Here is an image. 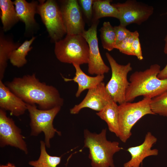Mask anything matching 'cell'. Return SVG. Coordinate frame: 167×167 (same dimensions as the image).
I'll use <instances>...</instances> for the list:
<instances>
[{"label": "cell", "mask_w": 167, "mask_h": 167, "mask_svg": "<svg viewBox=\"0 0 167 167\" xmlns=\"http://www.w3.org/2000/svg\"><path fill=\"white\" fill-rule=\"evenodd\" d=\"M5 84L26 103L36 104L40 109L48 110L63 104V99L58 90L53 86L40 82L35 74L15 77Z\"/></svg>", "instance_id": "cell-1"}, {"label": "cell", "mask_w": 167, "mask_h": 167, "mask_svg": "<svg viewBox=\"0 0 167 167\" xmlns=\"http://www.w3.org/2000/svg\"><path fill=\"white\" fill-rule=\"evenodd\" d=\"M160 69V66L155 64L144 71L133 73L130 76L129 85L126 93V102H132L140 96L152 99L166 90L167 79L157 77Z\"/></svg>", "instance_id": "cell-2"}, {"label": "cell", "mask_w": 167, "mask_h": 167, "mask_svg": "<svg viewBox=\"0 0 167 167\" xmlns=\"http://www.w3.org/2000/svg\"><path fill=\"white\" fill-rule=\"evenodd\" d=\"M106 132V128L99 134L87 129L84 131V147L89 150L88 157L92 167H115L113 155L123 149L119 142L107 139Z\"/></svg>", "instance_id": "cell-3"}, {"label": "cell", "mask_w": 167, "mask_h": 167, "mask_svg": "<svg viewBox=\"0 0 167 167\" xmlns=\"http://www.w3.org/2000/svg\"><path fill=\"white\" fill-rule=\"evenodd\" d=\"M89 47L81 35L66 34L65 37L55 42L54 53L60 62L80 65L88 63Z\"/></svg>", "instance_id": "cell-4"}, {"label": "cell", "mask_w": 167, "mask_h": 167, "mask_svg": "<svg viewBox=\"0 0 167 167\" xmlns=\"http://www.w3.org/2000/svg\"><path fill=\"white\" fill-rule=\"evenodd\" d=\"M151 98L144 97L137 102H125L118 105V124L120 140L126 142L132 135L131 129L141 118L147 114L154 115L150 102Z\"/></svg>", "instance_id": "cell-5"}, {"label": "cell", "mask_w": 167, "mask_h": 167, "mask_svg": "<svg viewBox=\"0 0 167 167\" xmlns=\"http://www.w3.org/2000/svg\"><path fill=\"white\" fill-rule=\"evenodd\" d=\"M27 110L30 118V135L37 136L43 132L45 135L46 147L50 148V141L56 133L59 136L61 133L54 126V120L59 112L61 106H58L48 110L38 109L35 104H27Z\"/></svg>", "instance_id": "cell-6"}, {"label": "cell", "mask_w": 167, "mask_h": 167, "mask_svg": "<svg viewBox=\"0 0 167 167\" xmlns=\"http://www.w3.org/2000/svg\"><path fill=\"white\" fill-rule=\"evenodd\" d=\"M105 55L112 72L111 78L105 85V88L112 100L120 105L126 102V93L129 85L127 76L132 68L130 62L120 65L108 53L106 52Z\"/></svg>", "instance_id": "cell-7"}, {"label": "cell", "mask_w": 167, "mask_h": 167, "mask_svg": "<svg viewBox=\"0 0 167 167\" xmlns=\"http://www.w3.org/2000/svg\"><path fill=\"white\" fill-rule=\"evenodd\" d=\"M37 13L40 15L49 35L55 42L62 39L66 34L61 10L55 1H40Z\"/></svg>", "instance_id": "cell-8"}, {"label": "cell", "mask_w": 167, "mask_h": 167, "mask_svg": "<svg viewBox=\"0 0 167 167\" xmlns=\"http://www.w3.org/2000/svg\"><path fill=\"white\" fill-rule=\"evenodd\" d=\"M118 11L120 25L126 27L132 24L140 25L147 20L154 12L153 7L135 0L112 4Z\"/></svg>", "instance_id": "cell-9"}, {"label": "cell", "mask_w": 167, "mask_h": 167, "mask_svg": "<svg viewBox=\"0 0 167 167\" xmlns=\"http://www.w3.org/2000/svg\"><path fill=\"white\" fill-rule=\"evenodd\" d=\"M99 20L93 21L91 27L82 34L87 42L89 47L88 72L92 75H104L110 70L105 63L100 54L97 35Z\"/></svg>", "instance_id": "cell-10"}, {"label": "cell", "mask_w": 167, "mask_h": 167, "mask_svg": "<svg viewBox=\"0 0 167 167\" xmlns=\"http://www.w3.org/2000/svg\"><path fill=\"white\" fill-rule=\"evenodd\" d=\"M21 129L14 121L7 116L5 111L0 109V146H10L18 148L25 154L28 150Z\"/></svg>", "instance_id": "cell-11"}, {"label": "cell", "mask_w": 167, "mask_h": 167, "mask_svg": "<svg viewBox=\"0 0 167 167\" xmlns=\"http://www.w3.org/2000/svg\"><path fill=\"white\" fill-rule=\"evenodd\" d=\"M112 100L106 90L105 84L102 82L89 89L83 101L71 109L70 113L71 114H76L85 108L99 112Z\"/></svg>", "instance_id": "cell-12"}, {"label": "cell", "mask_w": 167, "mask_h": 167, "mask_svg": "<svg viewBox=\"0 0 167 167\" xmlns=\"http://www.w3.org/2000/svg\"><path fill=\"white\" fill-rule=\"evenodd\" d=\"M61 10L66 34L81 35L85 30L84 23L78 2L76 0L65 1Z\"/></svg>", "instance_id": "cell-13"}, {"label": "cell", "mask_w": 167, "mask_h": 167, "mask_svg": "<svg viewBox=\"0 0 167 167\" xmlns=\"http://www.w3.org/2000/svg\"><path fill=\"white\" fill-rule=\"evenodd\" d=\"M157 141V138L151 132H148L141 144L127 148V151L131 154V158L129 161L124 164L123 167H139L145 158L157 155L158 150L151 149Z\"/></svg>", "instance_id": "cell-14"}, {"label": "cell", "mask_w": 167, "mask_h": 167, "mask_svg": "<svg viewBox=\"0 0 167 167\" xmlns=\"http://www.w3.org/2000/svg\"><path fill=\"white\" fill-rule=\"evenodd\" d=\"M0 107L16 117L24 114L27 110V103L12 92L2 80H0Z\"/></svg>", "instance_id": "cell-15"}, {"label": "cell", "mask_w": 167, "mask_h": 167, "mask_svg": "<svg viewBox=\"0 0 167 167\" xmlns=\"http://www.w3.org/2000/svg\"><path fill=\"white\" fill-rule=\"evenodd\" d=\"M75 69V76L72 79L67 78L62 76L64 81H73L78 84V88L75 94L79 97L81 93L86 89L93 88L103 82L104 75H96L95 76H89L85 73L81 69L80 65L73 64Z\"/></svg>", "instance_id": "cell-16"}, {"label": "cell", "mask_w": 167, "mask_h": 167, "mask_svg": "<svg viewBox=\"0 0 167 167\" xmlns=\"http://www.w3.org/2000/svg\"><path fill=\"white\" fill-rule=\"evenodd\" d=\"M13 2L19 20L24 23L26 29L30 28L36 23L34 15L37 13V2H28L25 0H16Z\"/></svg>", "instance_id": "cell-17"}, {"label": "cell", "mask_w": 167, "mask_h": 167, "mask_svg": "<svg viewBox=\"0 0 167 167\" xmlns=\"http://www.w3.org/2000/svg\"><path fill=\"white\" fill-rule=\"evenodd\" d=\"M96 114L106 123L109 131L119 137L118 105L117 103L112 100Z\"/></svg>", "instance_id": "cell-18"}, {"label": "cell", "mask_w": 167, "mask_h": 167, "mask_svg": "<svg viewBox=\"0 0 167 167\" xmlns=\"http://www.w3.org/2000/svg\"><path fill=\"white\" fill-rule=\"evenodd\" d=\"M110 0H94L93 5L92 22L99 20L104 17H112L119 19L120 14L118 9L113 6Z\"/></svg>", "instance_id": "cell-19"}, {"label": "cell", "mask_w": 167, "mask_h": 167, "mask_svg": "<svg viewBox=\"0 0 167 167\" xmlns=\"http://www.w3.org/2000/svg\"><path fill=\"white\" fill-rule=\"evenodd\" d=\"M14 2L10 0H0L1 18L3 29L6 31L19 20L14 6Z\"/></svg>", "instance_id": "cell-20"}, {"label": "cell", "mask_w": 167, "mask_h": 167, "mask_svg": "<svg viewBox=\"0 0 167 167\" xmlns=\"http://www.w3.org/2000/svg\"><path fill=\"white\" fill-rule=\"evenodd\" d=\"M14 43L8 39L5 38L1 34L0 36V80L4 77L7 66V62L9 59L12 52L17 49L20 45Z\"/></svg>", "instance_id": "cell-21"}, {"label": "cell", "mask_w": 167, "mask_h": 167, "mask_svg": "<svg viewBox=\"0 0 167 167\" xmlns=\"http://www.w3.org/2000/svg\"><path fill=\"white\" fill-rule=\"evenodd\" d=\"M40 154L38 159L29 161L28 164L33 167H57L60 163L61 156L49 155L46 151L45 142L40 141Z\"/></svg>", "instance_id": "cell-22"}, {"label": "cell", "mask_w": 167, "mask_h": 167, "mask_svg": "<svg viewBox=\"0 0 167 167\" xmlns=\"http://www.w3.org/2000/svg\"><path fill=\"white\" fill-rule=\"evenodd\" d=\"M35 38L33 36L30 40L25 41L17 49L12 52L9 59L13 66L19 68L27 63L26 56L32 49V47L30 46Z\"/></svg>", "instance_id": "cell-23"}, {"label": "cell", "mask_w": 167, "mask_h": 167, "mask_svg": "<svg viewBox=\"0 0 167 167\" xmlns=\"http://www.w3.org/2000/svg\"><path fill=\"white\" fill-rule=\"evenodd\" d=\"M100 38L103 47L109 51L115 49L116 35L114 27L109 22H105L100 29Z\"/></svg>", "instance_id": "cell-24"}, {"label": "cell", "mask_w": 167, "mask_h": 167, "mask_svg": "<svg viewBox=\"0 0 167 167\" xmlns=\"http://www.w3.org/2000/svg\"><path fill=\"white\" fill-rule=\"evenodd\" d=\"M150 106L154 115L167 117V90L152 98Z\"/></svg>", "instance_id": "cell-25"}, {"label": "cell", "mask_w": 167, "mask_h": 167, "mask_svg": "<svg viewBox=\"0 0 167 167\" xmlns=\"http://www.w3.org/2000/svg\"><path fill=\"white\" fill-rule=\"evenodd\" d=\"M137 31L132 32L131 34L119 44L115 45V49L119 50L122 53L129 55L133 56L131 51L132 43L134 40L139 37Z\"/></svg>", "instance_id": "cell-26"}, {"label": "cell", "mask_w": 167, "mask_h": 167, "mask_svg": "<svg viewBox=\"0 0 167 167\" xmlns=\"http://www.w3.org/2000/svg\"><path fill=\"white\" fill-rule=\"evenodd\" d=\"M116 35L115 45L119 44L129 36L131 32L126 27L119 25L114 27Z\"/></svg>", "instance_id": "cell-27"}, {"label": "cell", "mask_w": 167, "mask_h": 167, "mask_svg": "<svg viewBox=\"0 0 167 167\" xmlns=\"http://www.w3.org/2000/svg\"><path fill=\"white\" fill-rule=\"evenodd\" d=\"M94 0H79L78 2L86 17L88 19H92L93 15V5Z\"/></svg>", "instance_id": "cell-28"}, {"label": "cell", "mask_w": 167, "mask_h": 167, "mask_svg": "<svg viewBox=\"0 0 167 167\" xmlns=\"http://www.w3.org/2000/svg\"><path fill=\"white\" fill-rule=\"evenodd\" d=\"M131 51L133 56H136L139 60H141L143 59L139 37H137L133 41L131 46Z\"/></svg>", "instance_id": "cell-29"}, {"label": "cell", "mask_w": 167, "mask_h": 167, "mask_svg": "<svg viewBox=\"0 0 167 167\" xmlns=\"http://www.w3.org/2000/svg\"><path fill=\"white\" fill-rule=\"evenodd\" d=\"M157 77L161 79H167V64L164 68L160 71Z\"/></svg>", "instance_id": "cell-30"}, {"label": "cell", "mask_w": 167, "mask_h": 167, "mask_svg": "<svg viewBox=\"0 0 167 167\" xmlns=\"http://www.w3.org/2000/svg\"><path fill=\"white\" fill-rule=\"evenodd\" d=\"M0 167H16L13 163L9 162L5 165H1Z\"/></svg>", "instance_id": "cell-31"}, {"label": "cell", "mask_w": 167, "mask_h": 167, "mask_svg": "<svg viewBox=\"0 0 167 167\" xmlns=\"http://www.w3.org/2000/svg\"><path fill=\"white\" fill-rule=\"evenodd\" d=\"M165 41V45L164 49V53L165 54H167V35L165 36L164 38Z\"/></svg>", "instance_id": "cell-32"}, {"label": "cell", "mask_w": 167, "mask_h": 167, "mask_svg": "<svg viewBox=\"0 0 167 167\" xmlns=\"http://www.w3.org/2000/svg\"><path fill=\"white\" fill-rule=\"evenodd\" d=\"M166 14H167V12L166 13Z\"/></svg>", "instance_id": "cell-33"}]
</instances>
